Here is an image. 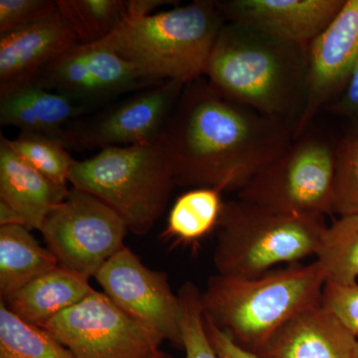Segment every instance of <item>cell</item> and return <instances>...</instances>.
<instances>
[{
    "instance_id": "cell-1",
    "label": "cell",
    "mask_w": 358,
    "mask_h": 358,
    "mask_svg": "<svg viewBox=\"0 0 358 358\" xmlns=\"http://www.w3.org/2000/svg\"><path fill=\"white\" fill-rule=\"evenodd\" d=\"M294 141V129L219 94L186 85L159 138L176 186L239 192Z\"/></svg>"
},
{
    "instance_id": "cell-2",
    "label": "cell",
    "mask_w": 358,
    "mask_h": 358,
    "mask_svg": "<svg viewBox=\"0 0 358 358\" xmlns=\"http://www.w3.org/2000/svg\"><path fill=\"white\" fill-rule=\"evenodd\" d=\"M308 46L225 22L206 80L219 94L296 129L307 100Z\"/></svg>"
},
{
    "instance_id": "cell-3",
    "label": "cell",
    "mask_w": 358,
    "mask_h": 358,
    "mask_svg": "<svg viewBox=\"0 0 358 358\" xmlns=\"http://www.w3.org/2000/svg\"><path fill=\"white\" fill-rule=\"evenodd\" d=\"M326 272L317 261L275 268L252 279L209 278L204 315L238 345L258 352L289 320L320 305Z\"/></svg>"
},
{
    "instance_id": "cell-4",
    "label": "cell",
    "mask_w": 358,
    "mask_h": 358,
    "mask_svg": "<svg viewBox=\"0 0 358 358\" xmlns=\"http://www.w3.org/2000/svg\"><path fill=\"white\" fill-rule=\"evenodd\" d=\"M225 22L216 1L195 0L150 15H126L98 44L126 59L154 83L186 86L206 76Z\"/></svg>"
},
{
    "instance_id": "cell-5",
    "label": "cell",
    "mask_w": 358,
    "mask_h": 358,
    "mask_svg": "<svg viewBox=\"0 0 358 358\" xmlns=\"http://www.w3.org/2000/svg\"><path fill=\"white\" fill-rule=\"evenodd\" d=\"M324 218L282 213L244 200L224 202L213 262L219 275L252 279L317 255Z\"/></svg>"
},
{
    "instance_id": "cell-6",
    "label": "cell",
    "mask_w": 358,
    "mask_h": 358,
    "mask_svg": "<svg viewBox=\"0 0 358 358\" xmlns=\"http://www.w3.org/2000/svg\"><path fill=\"white\" fill-rule=\"evenodd\" d=\"M69 183L109 205L138 236L162 217L176 186L159 141L106 148L91 159L75 160Z\"/></svg>"
},
{
    "instance_id": "cell-7",
    "label": "cell",
    "mask_w": 358,
    "mask_h": 358,
    "mask_svg": "<svg viewBox=\"0 0 358 358\" xmlns=\"http://www.w3.org/2000/svg\"><path fill=\"white\" fill-rule=\"evenodd\" d=\"M336 145L303 134L237 192L271 210L326 218L334 215Z\"/></svg>"
},
{
    "instance_id": "cell-8",
    "label": "cell",
    "mask_w": 358,
    "mask_h": 358,
    "mask_svg": "<svg viewBox=\"0 0 358 358\" xmlns=\"http://www.w3.org/2000/svg\"><path fill=\"white\" fill-rule=\"evenodd\" d=\"M128 231L109 205L88 192L71 188L40 232L60 267L90 279L124 248Z\"/></svg>"
},
{
    "instance_id": "cell-9",
    "label": "cell",
    "mask_w": 358,
    "mask_h": 358,
    "mask_svg": "<svg viewBox=\"0 0 358 358\" xmlns=\"http://www.w3.org/2000/svg\"><path fill=\"white\" fill-rule=\"evenodd\" d=\"M41 327L74 358H150L162 343L96 289Z\"/></svg>"
},
{
    "instance_id": "cell-10",
    "label": "cell",
    "mask_w": 358,
    "mask_h": 358,
    "mask_svg": "<svg viewBox=\"0 0 358 358\" xmlns=\"http://www.w3.org/2000/svg\"><path fill=\"white\" fill-rule=\"evenodd\" d=\"M103 293L141 326L181 346L182 307L166 273L143 265L128 247L120 250L95 275Z\"/></svg>"
},
{
    "instance_id": "cell-11",
    "label": "cell",
    "mask_w": 358,
    "mask_h": 358,
    "mask_svg": "<svg viewBox=\"0 0 358 358\" xmlns=\"http://www.w3.org/2000/svg\"><path fill=\"white\" fill-rule=\"evenodd\" d=\"M34 82L86 105L157 85L126 59L98 43L75 45L47 66Z\"/></svg>"
},
{
    "instance_id": "cell-12",
    "label": "cell",
    "mask_w": 358,
    "mask_h": 358,
    "mask_svg": "<svg viewBox=\"0 0 358 358\" xmlns=\"http://www.w3.org/2000/svg\"><path fill=\"white\" fill-rule=\"evenodd\" d=\"M358 63V0H345L338 15L308 45L307 100L294 140L307 133L320 110L343 93Z\"/></svg>"
},
{
    "instance_id": "cell-13",
    "label": "cell",
    "mask_w": 358,
    "mask_h": 358,
    "mask_svg": "<svg viewBox=\"0 0 358 358\" xmlns=\"http://www.w3.org/2000/svg\"><path fill=\"white\" fill-rule=\"evenodd\" d=\"M185 87L167 81L145 89L110 110L89 129L70 131L68 145L78 143L84 148L103 150L157 143Z\"/></svg>"
},
{
    "instance_id": "cell-14",
    "label": "cell",
    "mask_w": 358,
    "mask_h": 358,
    "mask_svg": "<svg viewBox=\"0 0 358 358\" xmlns=\"http://www.w3.org/2000/svg\"><path fill=\"white\" fill-rule=\"evenodd\" d=\"M78 43L57 1L0 34V95L32 83L47 66Z\"/></svg>"
},
{
    "instance_id": "cell-15",
    "label": "cell",
    "mask_w": 358,
    "mask_h": 358,
    "mask_svg": "<svg viewBox=\"0 0 358 358\" xmlns=\"http://www.w3.org/2000/svg\"><path fill=\"white\" fill-rule=\"evenodd\" d=\"M345 0L216 1L226 22L255 28L289 43L308 46L338 15Z\"/></svg>"
},
{
    "instance_id": "cell-16",
    "label": "cell",
    "mask_w": 358,
    "mask_h": 358,
    "mask_svg": "<svg viewBox=\"0 0 358 358\" xmlns=\"http://www.w3.org/2000/svg\"><path fill=\"white\" fill-rule=\"evenodd\" d=\"M257 355L261 358H358V341L320 305L289 320Z\"/></svg>"
},
{
    "instance_id": "cell-17",
    "label": "cell",
    "mask_w": 358,
    "mask_h": 358,
    "mask_svg": "<svg viewBox=\"0 0 358 358\" xmlns=\"http://www.w3.org/2000/svg\"><path fill=\"white\" fill-rule=\"evenodd\" d=\"M87 108L72 96L32 82L0 95V122L21 133L59 138L67 145L65 124L84 114Z\"/></svg>"
},
{
    "instance_id": "cell-18",
    "label": "cell",
    "mask_w": 358,
    "mask_h": 358,
    "mask_svg": "<svg viewBox=\"0 0 358 358\" xmlns=\"http://www.w3.org/2000/svg\"><path fill=\"white\" fill-rule=\"evenodd\" d=\"M69 188L52 182L0 140V201L20 214L26 228L41 230L52 210L69 193Z\"/></svg>"
},
{
    "instance_id": "cell-19",
    "label": "cell",
    "mask_w": 358,
    "mask_h": 358,
    "mask_svg": "<svg viewBox=\"0 0 358 358\" xmlns=\"http://www.w3.org/2000/svg\"><path fill=\"white\" fill-rule=\"evenodd\" d=\"M93 289L89 279L59 266L1 301L20 319L43 327Z\"/></svg>"
},
{
    "instance_id": "cell-20",
    "label": "cell",
    "mask_w": 358,
    "mask_h": 358,
    "mask_svg": "<svg viewBox=\"0 0 358 358\" xmlns=\"http://www.w3.org/2000/svg\"><path fill=\"white\" fill-rule=\"evenodd\" d=\"M59 267L56 257L22 225L0 226L1 300Z\"/></svg>"
},
{
    "instance_id": "cell-21",
    "label": "cell",
    "mask_w": 358,
    "mask_h": 358,
    "mask_svg": "<svg viewBox=\"0 0 358 358\" xmlns=\"http://www.w3.org/2000/svg\"><path fill=\"white\" fill-rule=\"evenodd\" d=\"M224 201L217 188H192L181 194L167 217L164 239L173 243H197L217 229Z\"/></svg>"
},
{
    "instance_id": "cell-22",
    "label": "cell",
    "mask_w": 358,
    "mask_h": 358,
    "mask_svg": "<svg viewBox=\"0 0 358 358\" xmlns=\"http://www.w3.org/2000/svg\"><path fill=\"white\" fill-rule=\"evenodd\" d=\"M315 258L326 272L327 282L357 284L358 215L339 217L327 226Z\"/></svg>"
},
{
    "instance_id": "cell-23",
    "label": "cell",
    "mask_w": 358,
    "mask_h": 358,
    "mask_svg": "<svg viewBox=\"0 0 358 358\" xmlns=\"http://www.w3.org/2000/svg\"><path fill=\"white\" fill-rule=\"evenodd\" d=\"M0 358H74L43 327L14 315L0 301Z\"/></svg>"
},
{
    "instance_id": "cell-24",
    "label": "cell",
    "mask_w": 358,
    "mask_h": 358,
    "mask_svg": "<svg viewBox=\"0 0 358 358\" xmlns=\"http://www.w3.org/2000/svg\"><path fill=\"white\" fill-rule=\"evenodd\" d=\"M59 11L81 44L102 41L126 17L128 1L122 0H59Z\"/></svg>"
},
{
    "instance_id": "cell-25",
    "label": "cell",
    "mask_w": 358,
    "mask_h": 358,
    "mask_svg": "<svg viewBox=\"0 0 358 358\" xmlns=\"http://www.w3.org/2000/svg\"><path fill=\"white\" fill-rule=\"evenodd\" d=\"M18 157L36 169L45 178L61 187L68 188L71 167L74 164L66 143L44 134L20 133L8 140Z\"/></svg>"
},
{
    "instance_id": "cell-26",
    "label": "cell",
    "mask_w": 358,
    "mask_h": 358,
    "mask_svg": "<svg viewBox=\"0 0 358 358\" xmlns=\"http://www.w3.org/2000/svg\"><path fill=\"white\" fill-rule=\"evenodd\" d=\"M334 215H358V119L352 120L334 155Z\"/></svg>"
},
{
    "instance_id": "cell-27",
    "label": "cell",
    "mask_w": 358,
    "mask_h": 358,
    "mask_svg": "<svg viewBox=\"0 0 358 358\" xmlns=\"http://www.w3.org/2000/svg\"><path fill=\"white\" fill-rule=\"evenodd\" d=\"M178 296L182 307L181 346L185 348L186 358H219L205 329L201 292L187 282L179 289Z\"/></svg>"
},
{
    "instance_id": "cell-28",
    "label": "cell",
    "mask_w": 358,
    "mask_h": 358,
    "mask_svg": "<svg viewBox=\"0 0 358 358\" xmlns=\"http://www.w3.org/2000/svg\"><path fill=\"white\" fill-rule=\"evenodd\" d=\"M320 307L358 338V282L338 285L327 282L322 289Z\"/></svg>"
},
{
    "instance_id": "cell-29",
    "label": "cell",
    "mask_w": 358,
    "mask_h": 358,
    "mask_svg": "<svg viewBox=\"0 0 358 358\" xmlns=\"http://www.w3.org/2000/svg\"><path fill=\"white\" fill-rule=\"evenodd\" d=\"M51 2V0H0V34L31 20Z\"/></svg>"
},
{
    "instance_id": "cell-30",
    "label": "cell",
    "mask_w": 358,
    "mask_h": 358,
    "mask_svg": "<svg viewBox=\"0 0 358 358\" xmlns=\"http://www.w3.org/2000/svg\"><path fill=\"white\" fill-rule=\"evenodd\" d=\"M204 324L209 341L219 358H261L235 343L229 334L216 327L205 315Z\"/></svg>"
},
{
    "instance_id": "cell-31",
    "label": "cell",
    "mask_w": 358,
    "mask_h": 358,
    "mask_svg": "<svg viewBox=\"0 0 358 358\" xmlns=\"http://www.w3.org/2000/svg\"><path fill=\"white\" fill-rule=\"evenodd\" d=\"M327 110L339 117L358 119V63L343 93Z\"/></svg>"
},
{
    "instance_id": "cell-32",
    "label": "cell",
    "mask_w": 358,
    "mask_h": 358,
    "mask_svg": "<svg viewBox=\"0 0 358 358\" xmlns=\"http://www.w3.org/2000/svg\"><path fill=\"white\" fill-rule=\"evenodd\" d=\"M7 225L24 226V223L17 212L4 202L0 201V226Z\"/></svg>"
},
{
    "instance_id": "cell-33",
    "label": "cell",
    "mask_w": 358,
    "mask_h": 358,
    "mask_svg": "<svg viewBox=\"0 0 358 358\" xmlns=\"http://www.w3.org/2000/svg\"><path fill=\"white\" fill-rule=\"evenodd\" d=\"M150 358H173L171 357H169L167 353L162 352V350H157V352L155 353L154 355H152V357Z\"/></svg>"
}]
</instances>
